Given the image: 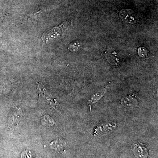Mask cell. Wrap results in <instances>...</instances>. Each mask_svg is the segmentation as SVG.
<instances>
[{"mask_svg": "<svg viewBox=\"0 0 158 158\" xmlns=\"http://www.w3.org/2000/svg\"><path fill=\"white\" fill-rule=\"evenodd\" d=\"M119 15L122 19L129 23L135 24L138 21V15L131 9H122L119 12Z\"/></svg>", "mask_w": 158, "mask_h": 158, "instance_id": "obj_1", "label": "cell"}, {"mask_svg": "<svg viewBox=\"0 0 158 158\" xmlns=\"http://www.w3.org/2000/svg\"><path fill=\"white\" fill-rule=\"evenodd\" d=\"M66 146V144L65 141L59 138L52 141L50 144V147L51 148L55 150L59 153H61L65 151Z\"/></svg>", "mask_w": 158, "mask_h": 158, "instance_id": "obj_2", "label": "cell"}, {"mask_svg": "<svg viewBox=\"0 0 158 158\" xmlns=\"http://www.w3.org/2000/svg\"><path fill=\"white\" fill-rule=\"evenodd\" d=\"M134 153L135 156L138 158H147L148 156L147 148L140 143L135 144Z\"/></svg>", "mask_w": 158, "mask_h": 158, "instance_id": "obj_3", "label": "cell"}, {"mask_svg": "<svg viewBox=\"0 0 158 158\" xmlns=\"http://www.w3.org/2000/svg\"><path fill=\"white\" fill-rule=\"evenodd\" d=\"M116 127V124L115 123H109L105 125L97 127L95 129L94 135H102L106 133H110L113 130L115 129Z\"/></svg>", "mask_w": 158, "mask_h": 158, "instance_id": "obj_4", "label": "cell"}, {"mask_svg": "<svg viewBox=\"0 0 158 158\" xmlns=\"http://www.w3.org/2000/svg\"><path fill=\"white\" fill-rule=\"evenodd\" d=\"M21 113H20L19 110L15 111L14 113L11 114V116L9 118V126L11 127H14L18 123H19Z\"/></svg>", "mask_w": 158, "mask_h": 158, "instance_id": "obj_5", "label": "cell"}, {"mask_svg": "<svg viewBox=\"0 0 158 158\" xmlns=\"http://www.w3.org/2000/svg\"><path fill=\"white\" fill-rule=\"evenodd\" d=\"M106 57L110 64L113 65H116L119 62L118 54L116 52H110L107 53Z\"/></svg>", "mask_w": 158, "mask_h": 158, "instance_id": "obj_6", "label": "cell"}, {"mask_svg": "<svg viewBox=\"0 0 158 158\" xmlns=\"http://www.w3.org/2000/svg\"><path fill=\"white\" fill-rule=\"evenodd\" d=\"M80 44L79 43L75 42L73 43L68 48V49L71 52H77L79 49Z\"/></svg>", "mask_w": 158, "mask_h": 158, "instance_id": "obj_7", "label": "cell"}, {"mask_svg": "<svg viewBox=\"0 0 158 158\" xmlns=\"http://www.w3.org/2000/svg\"><path fill=\"white\" fill-rule=\"evenodd\" d=\"M148 52L147 50L144 48H140L138 49V55L141 57H146Z\"/></svg>", "mask_w": 158, "mask_h": 158, "instance_id": "obj_8", "label": "cell"}, {"mask_svg": "<svg viewBox=\"0 0 158 158\" xmlns=\"http://www.w3.org/2000/svg\"><path fill=\"white\" fill-rule=\"evenodd\" d=\"M22 158H34L31 152L28 150L25 151L22 154Z\"/></svg>", "mask_w": 158, "mask_h": 158, "instance_id": "obj_9", "label": "cell"}, {"mask_svg": "<svg viewBox=\"0 0 158 158\" xmlns=\"http://www.w3.org/2000/svg\"><path fill=\"white\" fill-rule=\"evenodd\" d=\"M7 1H13V0H7Z\"/></svg>", "mask_w": 158, "mask_h": 158, "instance_id": "obj_10", "label": "cell"}]
</instances>
